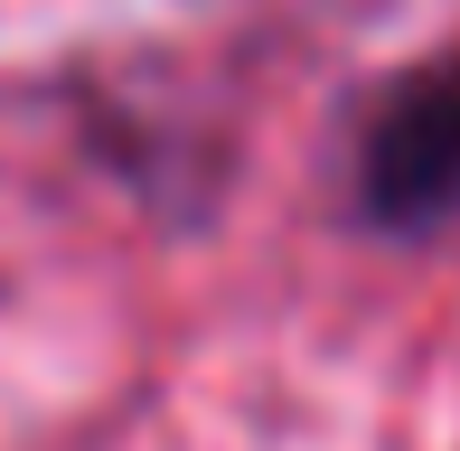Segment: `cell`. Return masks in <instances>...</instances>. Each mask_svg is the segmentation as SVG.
I'll return each mask as SVG.
<instances>
[{"label":"cell","mask_w":460,"mask_h":451,"mask_svg":"<svg viewBox=\"0 0 460 451\" xmlns=\"http://www.w3.org/2000/svg\"><path fill=\"white\" fill-rule=\"evenodd\" d=\"M358 198L385 226H423L460 208V75H423L376 113Z\"/></svg>","instance_id":"obj_1"}]
</instances>
